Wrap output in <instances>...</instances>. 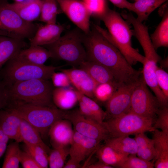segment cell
<instances>
[{"label":"cell","instance_id":"1","mask_svg":"<svg viewBox=\"0 0 168 168\" xmlns=\"http://www.w3.org/2000/svg\"><path fill=\"white\" fill-rule=\"evenodd\" d=\"M92 25L88 33L82 34L87 60L107 68L120 85L137 82L142 75V72L133 68L119 49Z\"/></svg>","mask_w":168,"mask_h":168},{"label":"cell","instance_id":"2","mask_svg":"<svg viewBox=\"0 0 168 168\" xmlns=\"http://www.w3.org/2000/svg\"><path fill=\"white\" fill-rule=\"evenodd\" d=\"M100 20L104 22L108 32L96 25H93L119 49L128 62L131 65L138 62L143 64L145 58L133 47L132 30L121 15L109 8Z\"/></svg>","mask_w":168,"mask_h":168},{"label":"cell","instance_id":"3","mask_svg":"<svg viewBox=\"0 0 168 168\" xmlns=\"http://www.w3.org/2000/svg\"><path fill=\"white\" fill-rule=\"evenodd\" d=\"M6 86L8 103L10 102L19 101L51 107H56L52 98L54 87L49 80L32 79L15 82Z\"/></svg>","mask_w":168,"mask_h":168},{"label":"cell","instance_id":"4","mask_svg":"<svg viewBox=\"0 0 168 168\" xmlns=\"http://www.w3.org/2000/svg\"><path fill=\"white\" fill-rule=\"evenodd\" d=\"M6 108L12 110L27 121L39 132L42 136L48 133L54 123L63 119L64 111L56 107L12 101L8 103Z\"/></svg>","mask_w":168,"mask_h":168},{"label":"cell","instance_id":"5","mask_svg":"<svg viewBox=\"0 0 168 168\" xmlns=\"http://www.w3.org/2000/svg\"><path fill=\"white\" fill-rule=\"evenodd\" d=\"M83 32L79 29L70 31L54 42L44 46L51 58L64 61L74 66H79L87 60L86 49L82 41Z\"/></svg>","mask_w":168,"mask_h":168},{"label":"cell","instance_id":"6","mask_svg":"<svg viewBox=\"0 0 168 168\" xmlns=\"http://www.w3.org/2000/svg\"><path fill=\"white\" fill-rule=\"evenodd\" d=\"M63 66L36 65L14 57L7 62L3 69L2 81L8 86L15 82L32 79L49 80L53 73Z\"/></svg>","mask_w":168,"mask_h":168},{"label":"cell","instance_id":"7","mask_svg":"<svg viewBox=\"0 0 168 168\" xmlns=\"http://www.w3.org/2000/svg\"><path fill=\"white\" fill-rule=\"evenodd\" d=\"M39 25L25 21L7 0H0V35L29 40L34 35Z\"/></svg>","mask_w":168,"mask_h":168},{"label":"cell","instance_id":"8","mask_svg":"<svg viewBox=\"0 0 168 168\" xmlns=\"http://www.w3.org/2000/svg\"><path fill=\"white\" fill-rule=\"evenodd\" d=\"M153 119L138 115L129 111L118 117L110 118L104 122L103 125L111 137L152 132L154 130Z\"/></svg>","mask_w":168,"mask_h":168},{"label":"cell","instance_id":"9","mask_svg":"<svg viewBox=\"0 0 168 168\" xmlns=\"http://www.w3.org/2000/svg\"><path fill=\"white\" fill-rule=\"evenodd\" d=\"M161 107L148 88L142 74L133 91L130 111L140 116L154 119Z\"/></svg>","mask_w":168,"mask_h":168},{"label":"cell","instance_id":"10","mask_svg":"<svg viewBox=\"0 0 168 168\" xmlns=\"http://www.w3.org/2000/svg\"><path fill=\"white\" fill-rule=\"evenodd\" d=\"M63 119L70 121L74 131L83 136L100 141L110 138L103 125L85 117L81 114L78 109L64 111Z\"/></svg>","mask_w":168,"mask_h":168},{"label":"cell","instance_id":"11","mask_svg":"<svg viewBox=\"0 0 168 168\" xmlns=\"http://www.w3.org/2000/svg\"><path fill=\"white\" fill-rule=\"evenodd\" d=\"M62 11L83 32L90 29L91 13L81 0H57Z\"/></svg>","mask_w":168,"mask_h":168},{"label":"cell","instance_id":"12","mask_svg":"<svg viewBox=\"0 0 168 168\" xmlns=\"http://www.w3.org/2000/svg\"><path fill=\"white\" fill-rule=\"evenodd\" d=\"M138 81L131 84L122 85L118 88L106 102V116H109L110 118H115L130 110L132 94Z\"/></svg>","mask_w":168,"mask_h":168},{"label":"cell","instance_id":"13","mask_svg":"<svg viewBox=\"0 0 168 168\" xmlns=\"http://www.w3.org/2000/svg\"><path fill=\"white\" fill-rule=\"evenodd\" d=\"M121 16L129 24L133 25V35L136 38L142 47L145 59L159 63L161 58L153 45L147 27L138 20L131 12L124 11Z\"/></svg>","mask_w":168,"mask_h":168},{"label":"cell","instance_id":"14","mask_svg":"<svg viewBox=\"0 0 168 168\" xmlns=\"http://www.w3.org/2000/svg\"><path fill=\"white\" fill-rule=\"evenodd\" d=\"M61 71L68 76L76 90L90 98H94V91L98 84L86 71L75 68L62 69Z\"/></svg>","mask_w":168,"mask_h":168},{"label":"cell","instance_id":"15","mask_svg":"<svg viewBox=\"0 0 168 168\" xmlns=\"http://www.w3.org/2000/svg\"><path fill=\"white\" fill-rule=\"evenodd\" d=\"M100 142L83 136L74 131L69 147L70 157L80 163L97 150Z\"/></svg>","mask_w":168,"mask_h":168},{"label":"cell","instance_id":"16","mask_svg":"<svg viewBox=\"0 0 168 168\" xmlns=\"http://www.w3.org/2000/svg\"><path fill=\"white\" fill-rule=\"evenodd\" d=\"M50 142L54 148L68 147L73 137L74 130L69 120L62 119L54 123L48 132Z\"/></svg>","mask_w":168,"mask_h":168},{"label":"cell","instance_id":"17","mask_svg":"<svg viewBox=\"0 0 168 168\" xmlns=\"http://www.w3.org/2000/svg\"><path fill=\"white\" fill-rule=\"evenodd\" d=\"M65 28L64 25H39L34 36L29 39L30 45L44 46L57 40Z\"/></svg>","mask_w":168,"mask_h":168},{"label":"cell","instance_id":"18","mask_svg":"<svg viewBox=\"0 0 168 168\" xmlns=\"http://www.w3.org/2000/svg\"><path fill=\"white\" fill-rule=\"evenodd\" d=\"M21 120L18 114L10 109L0 110V127L9 139L19 143L21 142L20 133Z\"/></svg>","mask_w":168,"mask_h":168},{"label":"cell","instance_id":"19","mask_svg":"<svg viewBox=\"0 0 168 168\" xmlns=\"http://www.w3.org/2000/svg\"><path fill=\"white\" fill-rule=\"evenodd\" d=\"M157 64L155 61L145 59L142 73L145 83L154 93L161 107H168V99L159 87L156 80L155 70Z\"/></svg>","mask_w":168,"mask_h":168},{"label":"cell","instance_id":"20","mask_svg":"<svg viewBox=\"0 0 168 168\" xmlns=\"http://www.w3.org/2000/svg\"><path fill=\"white\" fill-rule=\"evenodd\" d=\"M157 156L154 167L168 168V133L155 129L152 132Z\"/></svg>","mask_w":168,"mask_h":168},{"label":"cell","instance_id":"21","mask_svg":"<svg viewBox=\"0 0 168 168\" xmlns=\"http://www.w3.org/2000/svg\"><path fill=\"white\" fill-rule=\"evenodd\" d=\"M14 58L23 62L41 65L51 58V54L47 49L41 46L30 45L28 49H21Z\"/></svg>","mask_w":168,"mask_h":168},{"label":"cell","instance_id":"22","mask_svg":"<svg viewBox=\"0 0 168 168\" xmlns=\"http://www.w3.org/2000/svg\"><path fill=\"white\" fill-rule=\"evenodd\" d=\"M26 45L24 40L0 35V68Z\"/></svg>","mask_w":168,"mask_h":168},{"label":"cell","instance_id":"23","mask_svg":"<svg viewBox=\"0 0 168 168\" xmlns=\"http://www.w3.org/2000/svg\"><path fill=\"white\" fill-rule=\"evenodd\" d=\"M52 98L55 105L63 110L72 109L78 103L75 89L70 87L54 88Z\"/></svg>","mask_w":168,"mask_h":168},{"label":"cell","instance_id":"24","mask_svg":"<svg viewBox=\"0 0 168 168\" xmlns=\"http://www.w3.org/2000/svg\"><path fill=\"white\" fill-rule=\"evenodd\" d=\"M79 68L86 71L98 84L107 82L117 83L111 72L98 63L86 60L79 66Z\"/></svg>","mask_w":168,"mask_h":168},{"label":"cell","instance_id":"25","mask_svg":"<svg viewBox=\"0 0 168 168\" xmlns=\"http://www.w3.org/2000/svg\"><path fill=\"white\" fill-rule=\"evenodd\" d=\"M10 4L25 21L28 22L39 20L41 14V0H32L23 3L14 2Z\"/></svg>","mask_w":168,"mask_h":168},{"label":"cell","instance_id":"26","mask_svg":"<svg viewBox=\"0 0 168 168\" xmlns=\"http://www.w3.org/2000/svg\"><path fill=\"white\" fill-rule=\"evenodd\" d=\"M20 133L21 142H23L26 144L40 146L47 153L50 152V150L42 140L39 132L22 119Z\"/></svg>","mask_w":168,"mask_h":168},{"label":"cell","instance_id":"27","mask_svg":"<svg viewBox=\"0 0 168 168\" xmlns=\"http://www.w3.org/2000/svg\"><path fill=\"white\" fill-rule=\"evenodd\" d=\"M96 154L99 161L113 168H119L128 156L117 152L106 144L98 148Z\"/></svg>","mask_w":168,"mask_h":168},{"label":"cell","instance_id":"28","mask_svg":"<svg viewBox=\"0 0 168 168\" xmlns=\"http://www.w3.org/2000/svg\"><path fill=\"white\" fill-rule=\"evenodd\" d=\"M134 138L137 145L138 156L147 161H155L157 154L153 139L148 137L144 133L135 135Z\"/></svg>","mask_w":168,"mask_h":168},{"label":"cell","instance_id":"29","mask_svg":"<svg viewBox=\"0 0 168 168\" xmlns=\"http://www.w3.org/2000/svg\"><path fill=\"white\" fill-rule=\"evenodd\" d=\"M105 141L106 144L119 153L136 155L137 145L134 138L129 136H121L109 138Z\"/></svg>","mask_w":168,"mask_h":168},{"label":"cell","instance_id":"30","mask_svg":"<svg viewBox=\"0 0 168 168\" xmlns=\"http://www.w3.org/2000/svg\"><path fill=\"white\" fill-rule=\"evenodd\" d=\"M162 16L161 21L150 36L156 50L161 47H168V9Z\"/></svg>","mask_w":168,"mask_h":168},{"label":"cell","instance_id":"31","mask_svg":"<svg viewBox=\"0 0 168 168\" xmlns=\"http://www.w3.org/2000/svg\"><path fill=\"white\" fill-rule=\"evenodd\" d=\"M167 0H138L132 3V12L137 16V20L142 22L149 15Z\"/></svg>","mask_w":168,"mask_h":168},{"label":"cell","instance_id":"32","mask_svg":"<svg viewBox=\"0 0 168 168\" xmlns=\"http://www.w3.org/2000/svg\"><path fill=\"white\" fill-rule=\"evenodd\" d=\"M61 12L57 0H41V14L38 20L46 24H56L57 16Z\"/></svg>","mask_w":168,"mask_h":168},{"label":"cell","instance_id":"33","mask_svg":"<svg viewBox=\"0 0 168 168\" xmlns=\"http://www.w3.org/2000/svg\"><path fill=\"white\" fill-rule=\"evenodd\" d=\"M19 142L15 141L10 144L6 148L5 157L2 164L3 168H18L20 163L21 150Z\"/></svg>","mask_w":168,"mask_h":168},{"label":"cell","instance_id":"34","mask_svg":"<svg viewBox=\"0 0 168 168\" xmlns=\"http://www.w3.org/2000/svg\"><path fill=\"white\" fill-rule=\"evenodd\" d=\"M69 154V148L64 147L54 148L48 156L49 166L50 168H62Z\"/></svg>","mask_w":168,"mask_h":168},{"label":"cell","instance_id":"35","mask_svg":"<svg viewBox=\"0 0 168 168\" xmlns=\"http://www.w3.org/2000/svg\"><path fill=\"white\" fill-rule=\"evenodd\" d=\"M120 86L116 82L98 84L94 91V97L100 101L106 102Z\"/></svg>","mask_w":168,"mask_h":168},{"label":"cell","instance_id":"36","mask_svg":"<svg viewBox=\"0 0 168 168\" xmlns=\"http://www.w3.org/2000/svg\"><path fill=\"white\" fill-rule=\"evenodd\" d=\"M75 90L78 99L83 102L90 110L95 116L97 122L103 125L104 120L106 116L105 112L104 111L92 98Z\"/></svg>","mask_w":168,"mask_h":168},{"label":"cell","instance_id":"37","mask_svg":"<svg viewBox=\"0 0 168 168\" xmlns=\"http://www.w3.org/2000/svg\"><path fill=\"white\" fill-rule=\"evenodd\" d=\"M24 150L32 156L41 168L48 167V155L47 153L41 147L25 144Z\"/></svg>","mask_w":168,"mask_h":168},{"label":"cell","instance_id":"38","mask_svg":"<svg viewBox=\"0 0 168 168\" xmlns=\"http://www.w3.org/2000/svg\"><path fill=\"white\" fill-rule=\"evenodd\" d=\"M86 6L91 16L101 20L109 9L106 0H82Z\"/></svg>","mask_w":168,"mask_h":168},{"label":"cell","instance_id":"39","mask_svg":"<svg viewBox=\"0 0 168 168\" xmlns=\"http://www.w3.org/2000/svg\"><path fill=\"white\" fill-rule=\"evenodd\" d=\"M154 162L143 159L136 155H129L120 166V168H153Z\"/></svg>","mask_w":168,"mask_h":168},{"label":"cell","instance_id":"40","mask_svg":"<svg viewBox=\"0 0 168 168\" xmlns=\"http://www.w3.org/2000/svg\"><path fill=\"white\" fill-rule=\"evenodd\" d=\"M157 118L153 125L154 129L160 128L161 131L168 133V108H161L157 114Z\"/></svg>","mask_w":168,"mask_h":168},{"label":"cell","instance_id":"41","mask_svg":"<svg viewBox=\"0 0 168 168\" xmlns=\"http://www.w3.org/2000/svg\"><path fill=\"white\" fill-rule=\"evenodd\" d=\"M155 72L158 85L168 99V74L158 66L156 68Z\"/></svg>","mask_w":168,"mask_h":168},{"label":"cell","instance_id":"42","mask_svg":"<svg viewBox=\"0 0 168 168\" xmlns=\"http://www.w3.org/2000/svg\"><path fill=\"white\" fill-rule=\"evenodd\" d=\"M50 79L53 86L56 88L69 87L71 84L68 76L62 71L54 72Z\"/></svg>","mask_w":168,"mask_h":168},{"label":"cell","instance_id":"43","mask_svg":"<svg viewBox=\"0 0 168 168\" xmlns=\"http://www.w3.org/2000/svg\"><path fill=\"white\" fill-rule=\"evenodd\" d=\"M20 163L24 168H41L32 156L25 151H21Z\"/></svg>","mask_w":168,"mask_h":168},{"label":"cell","instance_id":"44","mask_svg":"<svg viewBox=\"0 0 168 168\" xmlns=\"http://www.w3.org/2000/svg\"><path fill=\"white\" fill-rule=\"evenodd\" d=\"M8 103V98L6 86L0 80V110L6 107Z\"/></svg>","mask_w":168,"mask_h":168},{"label":"cell","instance_id":"45","mask_svg":"<svg viewBox=\"0 0 168 168\" xmlns=\"http://www.w3.org/2000/svg\"><path fill=\"white\" fill-rule=\"evenodd\" d=\"M78 103L79 105L78 110L81 114L87 118L97 122L94 114L88 107L81 100L78 99Z\"/></svg>","mask_w":168,"mask_h":168},{"label":"cell","instance_id":"46","mask_svg":"<svg viewBox=\"0 0 168 168\" xmlns=\"http://www.w3.org/2000/svg\"><path fill=\"white\" fill-rule=\"evenodd\" d=\"M114 6L120 8H125L132 11V3L127 0H109Z\"/></svg>","mask_w":168,"mask_h":168},{"label":"cell","instance_id":"47","mask_svg":"<svg viewBox=\"0 0 168 168\" xmlns=\"http://www.w3.org/2000/svg\"><path fill=\"white\" fill-rule=\"evenodd\" d=\"M80 162L70 157L67 163L64 165V168H79L81 167Z\"/></svg>","mask_w":168,"mask_h":168},{"label":"cell","instance_id":"48","mask_svg":"<svg viewBox=\"0 0 168 168\" xmlns=\"http://www.w3.org/2000/svg\"><path fill=\"white\" fill-rule=\"evenodd\" d=\"M86 168H112L113 167L107 165L99 161L96 163L85 166Z\"/></svg>","mask_w":168,"mask_h":168},{"label":"cell","instance_id":"49","mask_svg":"<svg viewBox=\"0 0 168 168\" xmlns=\"http://www.w3.org/2000/svg\"><path fill=\"white\" fill-rule=\"evenodd\" d=\"M9 139L0 127V143H7Z\"/></svg>","mask_w":168,"mask_h":168},{"label":"cell","instance_id":"50","mask_svg":"<svg viewBox=\"0 0 168 168\" xmlns=\"http://www.w3.org/2000/svg\"><path fill=\"white\" fill-rule=\"evenodd\" d=\"M7 143H0V158L2 156L6 150Z\"/></svg>","mask_w":168,"mask_h":168},{"label":"cell","instance_id":"51","mask_svg":"<svg viewBox=\"0 0 168 168\" xmlns=\"http://www.w3.org/2000/svg\"><path fill=\"white\" fill-rule=\"evenodd\" d=\"M168 57H166L165 58L161 60L159 62V63H160V65L162 67L167 68H168Z\"/></svg>","mask_w":168,"mask_h":168},{"label":"cell","instance_id":"52","mask_svg":"<svg viewBox=\"0 0 168 168\" xmlns=\"http://www.w3.org/2000/svg\"><path fill=\"white\" fill-rule=\"evenodd\" d=\"M15 2L17 3H23L29 2L32 0H13Z\"/></svg>","mask_w":168,"mask_h":168},{"label":"cell","instance_id":"53","mask_svg":"<svg viewBox=\"0 0 168 168\" xmlns=\"http://www.w3.org/2000/svg\"><path fill=\"white\" fill-rule=\"evenodd\" d=\"M135 0L137 1V0Z\"/></svg>","mask_w":168,"mask_h":168}]
</instances>
